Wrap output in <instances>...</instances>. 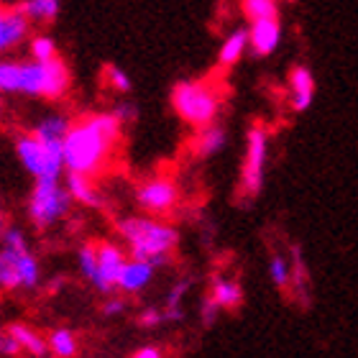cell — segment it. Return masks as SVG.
<instances>
[{"label":"cell","mask_w":358,"mask_h":358,"mask_svg":"<svg viewBox=\"0 0 358 358\" xmlns=\"http://www.w3.org/2000/svg\"><path fill=\"white\" fill-rule=\"evenodd\" d=\"M128 262V251L120 243L110 238L97 241V274L92 279L95 292H100L103 297H110L118 292V279L120 271Z\"/></svg>","instance_id":"9c48e42d"},{"label":"cell","mask_w":358,"mask_h":358,"mask_svg":"<svg viewBox=\"0 0 358 358\" xmlns=\"http://www.w3.org/2000/svg\"><path fill=\"white\" fill-rule=\"evenodd\" d=\"M8 228V223H6V215H3V213H0V238H3V231H6Z\"/></svg>","instance_id":"8d00e7d4"},{"label":"cell","mask_w":358,"mask_h":358,"mask_svg":"<svg viewBox=\"0 0 358 358\" xmlns=\"http://www.w3.org/2000/svg\"><path fill=\"white\" fill-rule=\"evenodd\" d=\"M15 8L29 18L31 26H52L59 18V0H18Z\"/></svg>","instance_id":"7402d4cb"},{"label":"cell","mask_w":358,"mask_h":358,"mask_svg":"<svg viewBox=\"0 0 358 358\" xmlns=\"http://www.w3.org/2000/svg\"><path fill=\"white\" fill-rule=\"evenodd\" d=\"M225 143H228V128L215 120V123H210V126L194 131L192 154H194V159L208 162V159L217 157V154L225 149Z\"/></svg>","instance_id":"9a60e30c"},{"label":"cell","mask_w":358,"mask_h":358,"mask_svg":"<svg viewBox=\"0 0 358 358\" xmlns=\"http://www.w3.org/2000/svg\"><path fill=\"white\" fill-rule=\"evenodd\" d=\"M208 294L215 299L217 305L223 307V313H236L241 305H243V287L236 276H228V274H210L208 279Z\"/></svg>","instance_id":"4fadbf2b"},{"label":"cell","mask_w":358,"mask_h":358,"mask_svg":"<svg viewBox=\"0 0 358 358\" xmlns=\"http://www.w3.org/2000/svg\"><path fill=\"white\" fill-rule=\"evenodd\" d=\"M15 157L26 172L36 179H62L64 177V149L46 146L36 136L21 134L15 138Z\"/></svg>","instance_id":"52a82bcc"},{"label":"cell","mask_w":358,"mask_h":358,"mask_svg":"<svg viewBox=\"0 0 358 358\" xmlns=\"http://www.w3.org/2000/svg\"><path fill=\"white\" fill-rule=\"evenodd\" d=\"M18 356H23L18 341L8 333L6 325H0V358H18Z\"/></svg>","instance_id":"d6a6232c"},{"label":"cell","mask_w":358,"mask_h":358,"mask_svg":"<svg viewBox=\"0 0 358 358\" xmlns=\"http://www.w3.org/2000/svg\"><path fill=\"white\" fill-rule=\"evenodd\" d=\"M18 358H31V356H26V353H23V356H18Z\"/></svg>","instance_id":"f35d334b"},{"label":"cell","mask_w":358,"mask_h":358,"mask_svg":"<svg viewBox=\"0 0 358 358\" xmlns=\"http://www.w3.org/2000/svg\"><path fill=\"white\" fill-rule=\"evenodd\" d=\"M268 279L279 292H287L292 287V264L287 254H274L268 256Z\"/></svg>","instance_id":"cb8c5ba5"},{"label":"cell","mask_w":358,"mask_h":358,"mask_svg":"<svg viewBox=\"0 0 358 358\" xmlns=\"http://www.w3.org/2000/svg\"><path fill=\"white\" fill-rule=\"evenodd\" d=\"M248 26H241V29H233L228 36L223 38V44L217 49V67L231 69L236 67L243 54L248 52Z\"/></svg>","instance_id":"44dd1931"},{"label":"cell","mask_w":358,"mask_h":358,"mask_svg":"<svg viewBox=\"0 0 358 358\" xmlns=\"http://www.w3.org/2000/svg\"><path fill=\"white\" fill-rule=\"evenodd\" d=\"M0 10H3V6H0Z\"/></svg>","instance_id":"60d3db41"},{"label":"cell","mask_w":358,"mask_h":358,"mask_svg":"<svg viewBox=\"0 0 358 358\" xmlns=\"http://www.w3.org/2000/svg\"><path fill=\"white\" fill-rule=\"evenodd\" d=\"M113 113H115V118L123 123V126H134L136 120H138V105L134 103V100H118V103L110 108Z\"/></svg>","instance_id":"1f68e13d"},{"label":"cell","mask_w":358,"mask_h":358,"mask_svg":"<svg viewBox=\"0 0 358 358\" xmlns=\"http://www.w3.org/2000/svg\"><path fill=\"white\" fill-rule=\"evenodd\" d=\"M123 128L113 110L85 113L75 118L64 138V172L100 177L113 162Z\"/></svg>","instance_id":"6da1fadb"},{"label":"cell","mask_w":358,"mask_h":358,"mask_svg":"<svg viewBox=\"0 0 358 358\" xmlns=\"http://www.w3.org/2000/svg\"><path fill=\"white\" fill-rule=\"evenodd\" d=\"M128 310V302L123 297H105V302L100 305V315H103L105 320H113V317H120V315H126Z\"/></svg>","instance_id":"836d02e7"},{"label":"cell","mask_w":358,"mask_h":358,"mask_svg":"<svg viewBox=\"0 0 358 358\" xmlns=\"http://www.w3.org/2000/svg\"><path fill=\"white\" fill-rule=\"evenodd\" d=\"M64 284H67V276H52L49 282H46V294H57V292L64 289Z\"/></svg>","instance_id":"d590c367"},{"label":"cell","mask_w":358,"mask_h":358,"mask_svg":"<svg viewBox=\"0 0 358 358\" xmlns=\"http://www.w3.org/2000/svg\"><path fill=\"white\" fill-rule=\"evenodd\" d=\"M0 3H10V6H15V3H18V0H0Z\"/></svg>","instance_id":"74e56055"},{"label":"cell","mask_w":358,"mask_h":358,"mask_svg":"<svg viewBox=\"0 0 358 358\" xmlns=\"http://www.w3.org/2000/svg\"><path fill=\"white\" fill-rule=\"evenodd\" d=\"M169 100H172L177 118L194 131L215 123L220 108H223L220 90L210 85L208 80H179L172 87Z\"/></svg>","instance_id":"277c9868"},{"label":"cell","mask_w":358,"mask_h":358,"mask_svg":"<svg viewBox=\"0 0 358 358\" xmlns=\"http://www.w3.org/2000/svg\"><path fill=\"white\" fill-rule=\"evenodd\" d=\"M49 358H54V356H49Z\"/></svg>","instance_id":"b9f144b4"},{"label":"cell","mask_w":358,"mask_h":358,"mask_svg":"<svg viewBox=\"0 0 358 358\" xmlns=\"http://www.w3.org/2000/svg\"><path fill=\"white\" fill-rule=\"evenodd\" d=\"M29 57L36 62H52L59 57V46L49 34H36L29 41Z\"/></svg>","instance_id":"4316f807"},{"label":"cell","mask_w":358,"mask_h":358,"mask_svg":"<svg viewBox=\"0 0 358 358\" xmlns=\"http://www.w3.org/2000/svg\"><path fill=\"white\" fill-rule=\"evenodd\" d=\"M75 200L67 192V187L62 179H36L31 187L26 213L36 231H46L62 220L72 210Z\"/></svg>","instance_id":"8992f818"},{"label":"cell","mask_w":358,"mask_h":358,"mask_svg":"<svg viewBox=\"0 0 358 358\" xmlns=\"http://www.w3.org/2000/svg\"><path fill=\"white\" fill-rule=\"evenodd\" d=\"M289 264H292V294L302 307H310L313 302V284H310V271H307L305 254H302V246L299 243H292L289 246Z\"/></svg>","instance_id":"e0dca14e"},{"label":"cell","mask_w":358,"mask_h":358,"mask_svg":"<svg viewBox=\"0 0 358 358\" xmlns=\"http://www.w3.org/2000/svg\"><path fill=\"white\" fill-rule=\"evenodd\" d=\"M287 87H289V108L294 113H307L315 103V92H317V83H315L313 69L307 64H294L287 75Z\"/></svg>","instance_id":"30bf717a"},{"label":"cell","mask_w":358,"mask_h":358,"mask_svg":"<svg viewBox=\"0 0 358 358\" xmlns=\"http://www.w3.org/2000/svg\"><path fill=\"white\" fill-rule=\"evenodd\" d=\"M136 325L141 330H157L162 328V325H166L164 322V310L157 305H146L138 310V315H136Z\"/></svg>","instance_id":"f546056e"},{"label":"cell","mask_w":358,"mask_h":358,"mask_svg":"<svg viewBox=\"0 0 358 358\" xmlns=\"http://www.w3.org/2000/svg\"><path fill=\"white\" fill-rule=\"evenodd\" d=\"M248 49L254 57L266 59L282 44V21L279 18H264V21L248 23Z\"/></svg>","instance_id":"8fae6325"},{"label":"cell","mask_w":358,"mask_h":358,"mask_svg":"<svg viewBox=\"0 0 358 358\" xmlns=\"http://www.w3.org/2000/svg\"><path fill=\"white\" fill-rule=\"evenodd\" d=\"M64 187L67 192L72 194V200L77 205H83L87 210H103L105 208V197L100 192V187L95 185L92 177H85V174L75 172H64Z\"/></svg>","instance_id":"2e32d148"},{"label":"cell","mask_w":358,"mask_h":358,"mask_svg":"<svg viewBox=\"0 0 358 358\" xmlns=\"http://www.w3.org/2000/svg\"><path fill=\"white\" fill-rule=\"evenodd\" d=\"M248 23L264 21V18H279V0H243L241 3Z\"/></svg>","instance_id":"484cf974"},{"label":"cell","mask_w":358,"mask_h":358,"mask_svg":"<svg viewBox=\"0 0 358 358\" xmlns=\"http://www.w3.org/2000/svg\"><path fill=\"white\" fill-rule=\"evenodd\" d=\"M154 276H157V266H154V264L138 262V259H131V256H128L126 266L120 271L118 292L126 294V297H136V294H141V292L154 282Z\"/></svg>","instance_id":"5bb4252c"},{"label":"cell","mask_w":358,"mask_h":358,"mask_svg":"<svg viewBox=\"0 0 358 358\" xmlns=\"http://www.w3.org/2000/svg\"><path fill=\"white\" fill-rule=\"evenodd\" d=\"M0 289L21 292V274H18L15 259H13V254L3 246H0Z\"/></svg>","instance_id":"d4e9b609"},{"label":"cell","mask_w":358,"mask_h":358,"mask_svg":"<svg viewBox=\"0 0 358 358\" xmlns=\"http://www.w3.org/2000/svg\"><path fill=\"white\" fill-rule=\"evenodd\" d=\"M29 18L18 8H3L0 10V57H6L8 52H13L15 46H21L29 36Z\"/></svg>","instance_id":"7c38bea8"},{"label":"cell","mask_w":358,"mask_h":358,"mask_svg":"<svg viewBox=\"0 0 358 358\" xmlns=\"http://www.w3.org/2000/svg\"><path fill=\"white\" fill-rule=\"evenodd\" d=\"M131 358H166L164 356V348L162 345H141V348H136L134 353H131Z\"/></svg>","instance_id":"e575fe53"},{"label":"cell","mask_w":358,"mask_h":358,"mask_svg":"<svg viewBox=\"0 0 358 358\" xmlns=\"http://www.w3.org/2000/svg\"><path fill=\"white\" fill-rule=\"evenodd\" d=\"M136 208L154 217H169L182 202L179 185L166 174H154V177L141 179L134 189Z\"/></svg>","instance_id":"ba28073f"},{"label":"cell","mask_w":358,"mask_h":358,"mask_svg":"<svg viewBox=\"0 0 358 358\" xmlns=\"http://www.w3.org/2000/svg\"><path fill=\"white\" fill-rule=\"evenodd\" d=\"M0 110H3V103H0Z\"/></svg>","instance_id":"ab89813d"},{"label":"cell","mask_w":358,"mask_h":358,"mask_svg":"<svg viewBox=\"0 0 358 358\" xmlns=\"http://www.w3.org/2000/svg\"><path fill=\"white\" fill-rule=\"evenodd\" d=\"M200 325L202 328H213L217 320H220V315H223V307L217 305L215 299L210 297V294H205V297L200 299Z\"/></svg>","instance_id":"4dcf8cb0"},{"label":"cell","mask_w":358,"mask_h":358,"mask_svg":"<svg viewBox=\"0 0 358 358\" xmlns=\"http://www.w3.org/2000/svg\"><path fill=\"white\" fill-rule=\"evenodd\" d=\"M103 83L105 87H110L115 95H131V90H134V80L128 75L126 69L115 67V64H108L103 69Z\"/></svg>","instance_id":"f1b7e54d"},{"label":"cell","mask_w":358,"mask_h":358,"mask_svg":"<svg viewBox=\"0 0 358 358\" xmlns=\"http://www.w3.org/2000/svg\"><path fill=\"white\" fill-rule=\"evenodd\" d=\"M72 72L67 62L3 59L0 57V95H29L44 100H62L69 92Z\"/></svg>","instance_id":"7a4b0ae2"},{"label":"cell","mask_w":358,"mask_h":358,"mask_svg":"<svg viewBox=\"0 0 358 358\" xmlns=\"http://www.w3.org/2000/svg\"><path fill=\"white\" fill-rule=\"evenodd\" d=\"M6 328H8V333L18 341V345H21V351L26 353V356L49 358V341H46V336H41L36 328H31L29 322L10 320V322H6Z\"/></svg>","instance_id":"ac0fdd59"},{"label":"cell","mask_w":358,"mask_h":358,"mask_svg":"<svg viewBox=\"0 0 358 358\" xmlns=\"http://www.w3.org/2000/svg\"><path fill=\"white\" fill-rule=\"evenodd\" d=\"M115 233L123 241L131 259L149 262L157 268L172 264V256L182 241L177 225L166 223L162 217L146 215V213L120 217L115 223Z\"/></svg>","instance_id":"3957f363"},{"label":"cell","mask_w":358,"mask_h":358,"mask_svg":"<svg viewBox=\"0 0 358 358\" xmlns=\"http://www.w3.org/2000/svg\"><path fill=\"white\" fill-rule=\"evenodd\" d=\"M192 287H194V274H185V276H179V279H174L172 287L166 289L164 305H162L166 325L185 322V307H182V302H185V297L189 294Z\"/></svg>","instance_id":"ffe728a7"},{"label":"cell","mask_w":358,"mask_h":358,"mask_svg":"<svg viewBox=\"0 0 358 358\" xmlns=\"http://www.w3.org/2000/svg\"><path fill=\"white\" fill-rule=\"evenodd\" d=\"M77 268H80V274L83 279H87L92 284L97 274V243L95 241H85L83 246L77 248Z\"/></svg>","instance_id":"83f0119b"},{"label":"cell","mask_w":358,"mask_h":358,"mask_svg":"<svg viewBox=\"0 0 358 358\" xmlns=\"http://www.w3.org/2000/svg\"><path fill=\"white\" fill-rule=\"evenodd\" d=\"M72 126V118L64 115V113H49L44 118L34 123L31 134L36 136L38 141H44L46 146H57V149H64V138H67V131Z\"/></svg>","instance_id":"d6986e66"},{"label":"cell","mask_w":358,"mask_h":358,"mask_svg":"<svg viewBox=\"0 0 358 358\" xmlns=\"http://www.w3.org/2000/svg\"><path fill=\"white\" fill-rule=\"evenodd\" d=\"M268 146L271 136L264 123H254L246 131V151H243V164L238 174V200L251 205L259 200L266 185V169H268Z\"/></svg>","instance_id":"5b68a950"},{"label":"cell","mask_w":358,"mask_h":358,"mask_svg":"<svg viewBox=\"0 0 358 358\" xmlns=\"http://www.w3.org/2000/svg\"><path fill=\"white\" fill-rule=\"evenodd\" d=\"M49 356L54 358H77L80 356V338L75 330L69 328H54L49 336Z\"/></svg>","instance_id":"603a6c76"}]
</instances>
